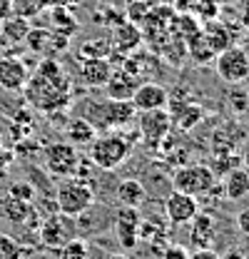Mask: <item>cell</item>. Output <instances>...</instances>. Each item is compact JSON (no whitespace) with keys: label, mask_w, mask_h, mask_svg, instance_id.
<instances>
[{"label":"cell","mask_w":249,"mask_h":259,"mask_svg":"<svg viewBox=\"0 0 249 259\" xmlns=\"http://www.w3.org/2000/svg\"><path fill=\"white\" fill-rule=\"evenodd\" d=\"M23 90L28 102L43 112H55L70 102V82L55 58H43Z\"/></svg>","instance_id":"obj_1"},{"label":"cell","mask_w":249,"mask_h":259,"mask_svg":"<svg viewBox=\"0 0 249 259\" xmlns=\"http://www.w3.org/2000/svg\"><path fill=\"white\" fill-rule=\"evenodd\" d=\"M88 147H90V162L97 169L110 172V169H117L130 157L132 140L124 132H105V135H97Z\"/></svg>","instance_id":"obj_2"},{"label":"cell","mask_w":249,"mask_h":259,"mask_svg":"<svg viewBox=\"0 0 249 259\" xmlns=\"http://www.w3.org/2000/svg\"><path fill=\"white\" fill-rule=\"evenodd\" d=\"M82 117L90 120L95 130H112V127H124L137 117V110L132 107L130 100H105V102H85Z\"/></svg>","instance_id":"obj_3"},{"label":"cell","mask_w":249,"mask_h":259,"mask_svg":"<svg viewBox=\"0 0 249 259\" xmlns=\"http://www.w3.org/2000/svg\"><path fill=\"white\" fill-rule=\"evenodd\" d=\"M55 204L62 217H82L95 204V190L82 177H65L58 185Z\"/></svg>","instance_id":"obj_4"},{"label":"cell","mask_w":249,"mask_h":259,"mask_svg":"<svg viewBox=\"0 0 249 259\" xmlns=\"http://www.w3.org/2000/svg\"><path fill=\"white\" fill-rule=\"evenodd\" d=\"M172 190L192 194V197H207L217 190V175L210 164H185L175 169L172 175Z\"/></svg>","instance_id":"obj_5"},{"label":"cell","mask_w":249,"mask_h":259,"mask_svg":"<svg viewBox=\"0 0 249 259\" xmlns=\"http://www.w3.org/2000/svg\"><path fill=\"white\" fill-rule=\"evenodd\" d=\"M215 70H217L219 77H222L224 82H229V85H239V82L249 80L247 50L229 45L227 50H222L217 58H215Z\"/></svg>","instance_id":"obj_6"},{"label":"cell","mask_w":249,"mask_h":259,"mask_svg":"<svg viewBox=\"0 0 249 259\" xmlns=\"http://www.w3.org/2000/svg\"><path fill=\"white\" fill-rule=\"evenodd\" d=\"M43 160H45V167L50 175L65 180V177H75L80 155H77L75 145H70V142H50L43 152Z\"/></svg>","instance_id":"obj_7"},{"label":"cell","mask_w":249,"mask_h":259,"mask_svg":"<svg viewBox=\"0 0 249 259\" xmlns=\"http://www.w3.org/2000/svg\"><path fill=\"white\" fill-rule=\"evenodd\" d=\"M170 127H172V115H170L167 107L145 110V112H140V117H137V135H140V140L147 142V145H159V142L167 137Z\"/></svg>","instance_id":"obj_8"},{"label":"cell","mask_w":249,"mask_h":259,"mask_svg":"<svg viewBox=\"0 0 249 259\" xmlns=\"http://www.w3.org/2000/svg\"><path fill=\"white\" fill-rule=\"evenodd\" d=\"M23 42L30 53H37L40 58H55L58 53L67 50V35H60L50 28H30Z\"/></svg>","instance_id":"obj_9"},{"label":"cell","mask_w":249,"mask_h":259,"mask_svg":"<svg viewBox=\"0 0 249 259\" xmlns=\"http://www.w3.org/2000/svg\"><path fill=\"white\" fill-rule=\"evenodd\" d=\"M164 214L172 225H189L199 214V199L192 194L172 190L164 199Z\"/></svg>","instance_id":"obj_10"},{"label":"cell","mask_w":249,"mask_h":259,"mask_svg":"<svg viewBox=\"0 0 249 259\" xmlns=\"http://www.w3.org/2000/svg\"><path fill=\"white\" fill-rule=\"evenodd\" d=\"M30 72H28V65L23 63L20 58L15 55H3L0 58V88L8 90V93H20L28 82Z\"/></svg>","instance_id":"obj_11"},{"label":"cell","mask_w":249,"mask_h":259,"mask_svg":"<svg viewBox=\"0 0 249 259\" xmlns=\"http://www.w3.org/2000/svg\"><path fill=\"white\" fill-rule=\"evenodd\" d=\"M140 212H137V207H120L117 209V214H115V232H117V237H120V244H122L124 249H135L137 247V237H140Z\"/></svg>","instance_id":"obj_12"},{"label":"cell","mask_w":249,"mask_h":259,"mask_svg":"<svg viewBox=\"0 0 249 259\" xmlns=\"http://www.w3.org/2000/svg\"><path fill=\"white\" fill-rule=\"evenodd\" d=\"M130 102H132V107H135L137 112L159 110V107H167L170 93H167L162 85H157V82H140L137 90H135L132 97H130Z\"/></svg>","instance_id":"obj_13"},{"label":"cell","mask_w":249,"mask_h":259,"mask_svg":"<svg viewBox=\"0 0 249 259\" xmlns=\"http://www.w3.org/2000/svg\"><path fill=\"white\" fill-rule=\"evenodd\" d=\"M137 85H140V77L132 75L130 70H124L122 65H120V70L112 67V75L105 82V93H107L110 100H130L132 93L137 90Z\"/></svg>","instance_id":"obj_14"},{"label":"cell","mask_w":249,"mask_h":259,"mask_svg":"<svg viewBox=\"0 0 249 259\" xmlns=\"http://www.w3.org/2000/svg\"><path fill=\"white\" fill-rule=\"evenodd\" d=\"M112 75L110 58H82L80 63V77L90 88H105V82Z\"/></svg>","instance_id":"obj_15"},{"label":"cell","mask_w":249,"mask_h":259,"mask_svg":"<svg viewBox=\"0 0 249 259\" xmlns=\"http://www.w3.org/2000/svg\"><path fill=\"white\" fill-rule=\"evenodd\" d=\"M142 42V32L135 23H130L127 18L120 20L115 28H112V53H120V55H130L137 45Z\"/></svg>","instance_id":"obj_16"},{"label":"cell","mask_w":249,"mask_h":259,"mask_svg":"<svg viewBox=\"0 0 249 259\" xmlns=\"http://www.w3.org/2000/svg\"><path fill=\"white\" fill-rule=\"evenodd\" d=\"M222 190H224V197L229 202H239V199H247L249 197V172L242 169V167H234L229 169L227 175H222Z\"/></svg>","instance_id":"obj_17"},{"label":"cell","mask_w":249,"mask_h":259,"mask_svg":"<svg viewBox=\"0 0 249 259\" xmlns=\"http://www.w3.org/2000/svg\"><path fill=\"white\" fill-rule=\"evenodd\" d=\"M65 137H67L70 145L85 147V145H90L95 137H97V130H95V125L90 120H85L82 115H77V117H72V120L65 125Z\"/></svg>","instance_id":"obj_18"},{"label":"cell","mask_w":249,"mask_h":259,"mask_svg":"<svg viewBox=\"0 0 249 259\" xmlns=\"http://www.w3.org/2000/svg\"><path fill=\"white\" fill-rule=\"evenodd\" d=\"M30 20L23 18V15H10L0 23V42H10V45H18L25 40V35L30 32Z\"/></svg>","instance_id":"obj_19"},{"label":"cell","mask_w":249,"mask_h":259,"mask_svg":"<svg viewBox=\"0 0 249 259\" xmlns=\"http://www.w3.org/2000/svg\"><path fill=\"white\" fill-rule=\"evenodd\" d=\"M115 194H117V202L124 204V207H140V204L145 202V197H147L142 182H140V180H132V177H130V180H120Z\"/></svg>","instance_id":"obj_20"},{"label":"cell","mask_w":249,"mask_h":259,"mask_svg":"<svg viewBox=\"0 0 249 259\" xmlns=\"http://www.w3.org/2000/svg\"><path fill=\"white\" fill-rule=\"evenodd\" d=\"M50 30L67 35V37L77 32V20H75L70 5H53V10H50Z\"/></svg>","instance_id":"obj_21"},{"label":"cell","mask_w":249,"mask_h":259,"mask_svg":"<svg viewBox=\"0 0 249 259\" xmlns=\"http://www.w3.org/2000/svg\"><path fill=\"white\" fill-rule=\"evenodd\" d=\"M202 32H204L207 42L212 45V50H215L217 55L222 53V50H227V48L232 45V32L227 30V28H224L219 20H212V23H210V25H207V28H204Z\"/></svg>","instance_id":"obj_22"},{"label":"cell","mask_w":249,"mask_h":259,"mask_svg":"<svg viewBox=\"0 0 249 259\" xmlns=\"http://www.w3.org/2000/svg\"><path fill=\"white\" fill-rule=\"evenodd\" d=\"M194 232H192V242H194V247L199 244V247H210V239L215 237V220L210 217V214H197L194 220Z\"/></svg>","instance_id":"obj_23"},{"label":"cell","mask_w":249,"mask_h":259,"mask_svg":"<svg viewBox=\"0 0 249 259\" xmlns=\"http://www.w3.org/2000/svg\"><path fill=\"white\" fill-rule=\"evenodd\" d=\"M40 237H43V242H45L48 247H62V244L70 239V237L62 234V227H60V220H58V217H50V220L43 222Z\"/></svg>","instance_id":"obj_24"},{"label":"cell","mask_w":249,"mask_h":259,"mask_svg":"<svg viewBox=\"0 0 249 259\" xmlns=\"http://www.w3.org/2000/svg\"><path fill=\"white\" fill-rule=\"evenodd\" d=\"M82 58H110L112 55V42L107 37H90L80 45Z\"/></svg>","instance_id":"obj_25"},{"label":"cell","mask_w":249,"mask_h":259,"mask_svg":"<svg viewBox=\"0 0 249 259\" xmlns=\"http://www.w3.org/2000/svg\"><path fill=\"white\" fill-rule=\"evenodd\" d=\"M88 257H90V247L80 237H70L60 247V259H88Z\"/></svg>","instance_id":"obj_26"},{"label":"cell","mask_w":249,"mask_h":259,"mask_svg":"<svg viewBox=\"0 0 249 259\" xmlns=\"http://www.w3.org/2000/svg\"><path fill=\"white\" fill-rule=\"evenodd\" d=\"M13 3V13L15 15H23V18H35L37 13H43L50 3L48 0H10Z\"/></svg>","instance_id":"obj_27"},{"label":"cell","mask_w":249,"mask_h":259,"mask_svg":"<svg viewBox=\"0 0 249 259\" xmlns=\"http://www.w3.org/2000/svg\"><path fill=\"white\" fill-rule=\"evenodd\" d=\"M150 10H152V8H150L147 3H142V0H132V3L127 5V10H124V18H127L130 23H135V25H145Z\"/></svg>","instance_id":"obj_28"},{"label":"cell","mask_w":249,"mask_h":259,"mask_svg":"<svg viewBox=\"0 0 249 259\" xmlns=\"http://www.w3.org/2000/svg\"><path fill=\"white\" fill-rule=\"evenodd\" d=\"M199 117H202V110H199L197 105L187 102L185 107H182V112L177 115V125H180V127H185V130H189L194 122H199Z\"/></svg>","instance_id":"obj_29"},{"label":"cell","mask_w":249,"mask_h":259,"mask_svg":"<svg viewBox=\"0 0 249 259\" xmlns=\"http://www.w3.org/2000/svg\"><path fill=\"white\" fill-rule=\"evenodd\" d=\"M194 13L199 18H204L207 23H212V20H217V15H219V3L217 0H199L197 8H194Z\"/></svg>","instance_id":"obj_30"},{"label":"cell","mask_w":249,"mask_h":259,"mask_svg":"<svg viewBox=\"0 0 249 259\" xmlns=\"http://www.w3.org/2000/svg\"><path fill=\"white\" fill-rule=\"evenodd\" d=\"M13 257H18V244L10 237L0 234V259H13Z\"/></svg>","instance_id":"obj_31"},{"label":"cell","mask_w":249,"mask_h":259,"mask_svg":"<svg viewBox=\"0 0 249 259\" xmlns=\"http://www.w3.org/2000/svg\"><path fill=\"white\" fill-rule=\"evenodd\" d=\"M162 259H189V254L185 252V247H177V244H170L164 252H162Z\"/></svg>","instance_id":"obj_32"},{"label":"cell","mask_w":249,"mask_h":259,"mask_svg":"<svg viewBox=\"0 0 249 259\" xmlns=\"http://www.w3.org/2000/svg\"><path fill=\"white\" fill-rule=\"evenodd\" d=\"M234 222H237V229H239L244 237H249V207H244V209L234 217Z\"/></svg>","instance_id":"obj_33"},{"label":"cell","mask_w":249,"mask_h":259,"mask_svg":"<svg viewBox=\"0 0 249 259\" xmlns=\"http://www.w3.org/2000/svg\"><path fill=\"white\" fill-rule=\"evenodd\" d=\"M10 194L18 197V199H23V202H30L32 199V190L28 187V185H15V187L10 190Z\"/></svg>","instance_id":"obj_34"},{"label":"cell","mask_w":249,"mask_h":259,"mask_svg":"<svg viewBox=\"0 0 249 259\" xmlns=\"http://www.w3.org/2000/svg\"><path fill=\"white\" fill-rule=\"evenodd\" d=\"M189 259H222V257H219L215 249H210V247H199L194 254H189Z\"/></svg>","instance_id":"obj_35"},{"label":"cell","mask_w":249,"mask_h":259,"mask_svg":"<svg viewBox=\"0 0 249 259\" xmlns=\"http://www.w3.org/2000/svg\"><path fill=\"white\" fill-rule=\"evenodd\" d=\"M10 15H13V3L10 0H0V23L5 18H10Z\"/></svg>","instance_id":"obj_36"},{"label":"cell","mask_w":249,"mask_h":259,"mask_svg":"<svg viewBox=\"0 0 249 259\" xmlns=\"http://www.w3.org/2000/svg\"><path fill=\"white\" fill-rule=\"evenodd\" d=\"M48 3H50V5H70L72 0H48Z\"/></svg>","instance_id":"obj_37"},{"label":"cell","mask_w":249,"mask_h":259,"mask_svg":"<svg viewBox=\"0 0 249 259\" xmlns=\"http://www.w3.org/2000/svg\"><path fill=\"white\" fill-rule=\"evenodd\" d=\"M244 13H247V15H249V0H247V3H244Z\"/></svg>","instance_id":"obj_38"},{"label":"cell","mask_w":249,"mask_h":259,"mask_svg":"<svg viewBox=\"0 0 249 259\" xmlns=\"http://www.w3.org/2000/svg\"><path fill=\"white\" fill-rule=\"evenodd\" d=\"M217 3H224V5H227V3H234V0H217Z\"/></svg>","instance_id":"obj_39"}]
</instances>
